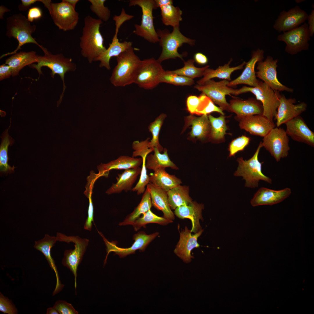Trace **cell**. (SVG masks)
<instances>
[{
  "mask_svg": "<svg viewBox=\"0 0 314 314\" xmlns=\"http://www.w3.org/2000/svg\"><path fill=\"white\" fill-rule=\"evenodd\" d=\"M288 135L294 140L314 146V133L308 127L304 119L298 116L286 123Z\"/></svg>",
  "mask_w": 314,
  "mask_h": 314,
  "instance_id": "21",
  "label": "cell"
},
{
  "mask_svg": "<svg viewBox=\"0 0 314 314\" xmlns=\"http://www.w3.org/2000/svg\"><path fill=\"white\" fill-rule=\"evenodd\" d=\"M238 119L240 128L252 135L264 137L275 127L274 122L263 115H251Z\"/></svg>",
  "mask_w": 314,
  "mask_h": 314,
  "instance_id": "20",
  "label": "cell"
},
{
  "mask_svg": "<svg viewBox=\"0 0 314 314\" xmlns=\"http://www.w3.org/2000/svg\"><path fill=\"white\" fill-rule=\"evenodd\" d=\"M189 188L186 186L179 185L167 192L169 204L171 209L187 205L192 201L189 195Z\"/></svg>",
  "mask_w": 314,
  "mask_h": 314,
  "instance_id": "36",
  "label": "cell"
},
{
  "mask_svg": "<svg viewBox=\"0 0 314 314\" xmlns=\"http://www.w3.org/2000/svg\"><path fill=\"white\" fill-rule=\"evenodd\" d=\"M166 117L165 114L161 113L154 121L150 123L148 127L149 131L152 135V138L149 141V147L153 149L156 148L160 152L163 150V148L159 143V135L161 127Z\"/></svg>",
  "mask_w": 314,
  "mask_h": 314,
  "instance_id": "42",
  "label": "cell"
},
{
  "mask_svg": "<svg viewBox=\"0 0 314 314\" xmlns=\"http://www.w3.org/2000/svg\"><path fill=\"white\" fill-rule=\"evenodd\" d=\"M53 307L60 314H78V313L71 304L64 301H56Z\"/></svg>",
  "mask_w": 314,
  "mask_h": 314,
  "instance_id": "51",
  "label": "cell"
},
{
  "mask_svg": "<svg viewBox=\"0 0 314 314\" xmlns=\"http://www.w3.org/2000/svg\"><path fill=\"white\" fill-rule=\"evenodd\" d=\"M250 140L249 137L242 135L232 140L229 146V156H233L238 152L243 150L249 143Z\"/></svg>",
  "mask_w": 314,
  "mask_h": 314,
  "instance_id": "49",
  "label": "cell"
},
{
  "mask_svg": "<svg viewBox=\"0 0 314 314\" xmlns=\"http://www.w3.org/2000/svg\"><path fill=\"white\" fill-rule=\"evenodd\" d=\"M307 24L305 22L297 28L283 32L277 36V40L285 42V51L291 55L308 49L310 40Z\"/></svg>",
  "mask_w": 314,
  "mask_h": 314,
  "instance_id": "14",
  "label": "cell"
},
{
  "mask_svg": "<svg viewBox=\"0 0 314 314\" xmlns=\"http://www.w3.org/2000/svg\"><path fill=\"white\" fill-rule=\"evenodd\" d=\"M92 193H90L87 197L89 199V206L88 211V216L84 226V228L85 229L90 231L92 229V222L93 221V206L92 199Z\"/></svg>",
  "mask_w": 314,
  "mask_h": 314,
  "instance_id": "53",
  "label": "cell"
},
{
  "mask_svg": "<svg viewBox=\"0 0 314 314\" xmlns=\"http://www.w3.org/2000/svg\"><path fill=\"white\" fill-rule=\"evenodd\" d=\"M150 138H147L145 140L140 141L135 140L132 144V147L134 150L132 157H135L140 156L142 158L147 157L149 154L154 151V149L149 147Z\"/></svg>",
  "mask_w": 314,
  "mask_h": 314,
  "instance_id": "47",
  "label": "cell"
},
{
  "mask_svg": "<svg viewBox=\"0 0 314 314\" xmlns=\"http://www.w3.org/2000/svg\"><path fill=\"white\" fill-rule=\"evenodd\" d=\"M119 28H116L115 33L112 42L106 51L96 59L95 61H99L100 67H104L108 70L110 69V60L111 58L117 57L123 52L132 47L131 42L124 41L120 42L117 38Z\"/></svg>",
  "mask_w": 314,
  "mask_h": 314,
  "instance_id": "28",
  "label": "cell"
},
{
  "mask_svg": "<svg viewBox=\"0 0 314 314\" xmlns=\"http://www.w3.org/2000/svg\"><path fill=\"white\" fill-rule=\"evenodd\" d=\"M289 139L286 131L281 128L275 127L263 137V147L277 162L288 156L290 147Z\"/></svg>",
  "mask_w": 314,
  "mask_h": 314,
  "instance_id": "13",
  "label": "cell"
},
{
  "mask_svg": "<svg viewBox=\"0 0 314 314\" xmlns=\"http://www.w3.org/2000/svg\"><path fill=\"white\" fill-rule=\"evenodd\" d=\"M142 214V217L138 218L131 225L135 231L142 227H145L146 224L149 223H155L165 225L172 222V221L168 220L164 217L157 216L153 213L150 209Z\"/></svg>",
  "mask_w": 314,
  "mask_h": 314,
  "instance_id": "43",
  "label": "cell"
},
{
  "mask_svg": "<svg viewBox=\"0 0 314 314\" xmlns=\"http://www.w3.org/2000/svg\"><path fill=\"white\" fill-rule=\"evenodd\" d=\"M200 100V96L197 97L191 95L187 97L186 101L187 109L191 114H195Z\"/></svg>",
  "mask_w": 314,
  "mask_h": 314,
  "instance_id": "52",
  "label": "cell"
},
{
  "mask_svg": "<svg viewBox=\"0 0 314 314\" xmlns=\"http://www.w3.org/2000/svg\"><path fill=\"white\" fill-rule=\"evenodd\" d=\"M0 311L4 313L16 314L17 309L11 300L0 293Z\"/></svg>",
  "mask_w": 314,
  "mask_h": 314,
  "instance_id": "50",
  "label": "cell"
},
{
  "mask_svg": "<svg viewBox=\"0 0 314 314\" xmlns=\"http://www.w3.org/2000/svg\"><path fill=\"white\" fill-rule=\"evenodd\" d=\"M142 167L139 179L135 186L132 188V191L135 192L138 195L143 193L145 190V186L149 183V176L147 174L145 166L146 158L142 159Z\"/></svg>",
  "mask_w": 314,
  "mask_h": 314,
  "instance_id": "48",
  "label": "cell"
},
{
  "mask_svg": "<svg viewBox=\"0 0 314 314\" xmlns=\"http://www.w3.org/2000/svg\"><path fill=\"white\" fill-rule=\"evenodd\" d=\"M296 102L294 99H287L284 95H281L279 104L274 118L277 127L299 116L306 110L307 106L306 103L302 102L295 104Z\"/></svg>",
  "mask_w": 314,
  "mask_h": 314,
  "instance_id": "19",
  "label": "cell"
},
{
  "mask_svg": "<svg viewBox=\"0 0 314 314\" xmlns=\"http://www.w3.org/2000/svg\"><path fill=\"white\" fill-rule=\"evenodd\" d=\"M185 124V128L191 126L190 137L192 139L202 140L210 136V125L207 115L198 117L192 115L188 116Z\"/></svg>",
  "mask_w": 314,
  "mask_h": 314,
  "instance_id": "31",
  "label": "cell"
},
{
  "mask_svg": "<svg viewBox=\"0 0 314 314\" xmlns=\"http://www.w3.org/2000/svg\"><path fill=\"white\" fill-rule=\"evenodd\" d=\"M102 23V20L90 15L85 17L84 19L79 46L81 55L87 59L89 63L95 61L106 49L104 45V38L100 31Z\"/></svg>",
  "mask_w": 314,
  "mask_h": 314,
  "instance_id": "1",
  "label": "cell"
},
{
  "mask_svg": "<svg viewBox=\"0 0 314 314\" xmlns=\"http://www.w3.org/2000/svg\"><path fill=\"white\" fill-rule=\"evenodd\" d=\"M172 0L170 3L160 7L161 10L162 20L166 26H171L173 28L179 27V23L182 20V11L178 7L173 5Z\"/></svg>",
  "mask_w": 314,
  "mask_h": 314,
  "instance_id": "37",
  "label": "cell"
},
{
  "mask_svg": "<svg viewBox=\"0 0 314 314\" xmlns=\"http://www.w3.org/2000/svg\"><path fill=\"white\" fill-rule=\"evenodd\" d=\"M9 128L6 130L1 137V141L0 146V169L1 172H7L14 171L15 167H11L8 164V147L14 142V140L8 133Z\"/></svg>",
  "mask_w": 314,
  "mask_h": 314,
  "instance_id": "39",
  "label": "cell"
},
{
  "mask_svg": "<svg viewBox=\"0 0 314 314\" xmlns=\"http://www.w3.org/2000/svg\"><path fill=\"white\" fill-rule=\"evenodd\" d=\"M142 158L131 157L128 156H121L116 159L107 163H101L97 167L98 178L101 176L108 177L109 171L113 169L126 170L136 168L142 164Z\"/></svg>",
  "mask_w": 314,
  "mask_h": 314,
  "instance_id": "24",
  "label": "cell"
},
{
  "mask_svg": "<svg viewBox=\"0 0 314 314\" xmlns=\"http://www.w3.org/2000/svg\"><path fill=\"white\" fill-rule=\"evenodd\" d=\"M194 59L195 61L201 65L206 64L208 62L207 57L205 55L200 52L197 53L195 54Z\"/></svg>",
  "mask_w": 314,
  "mask_h": 314,
  "instance_id": "58",
  "label": "cell"
},
{
  "mask_svg": "<svg viewBox=\"0 0 314 314\" xmlns=\"http://www.w3.org/2000/svg\"><path fill=\"white\" fill-rule=\"evenodd\" d=\"M129 5L139 6L142 12L141 24H135V29L133 33L150 42L155 43L159 42V38L154 26L152 14L153 10L157 8L155 0H130Z\"/></svg>",
  "mask_w": 314,
  "mask_h": 314,
  "instance_id": "7",
  "label": "cell"
},
{
  "mask_svg": "<svg viewBox=\"0 0 314 314\" xmlns=\"http://www.w3.org/2000/svg\"><path fill=\"white\" fill-rule=\"evenodd\" d=\"M44 53L43 56L38 55L39 62L37 64H32L31 67L36 69L39 76L42 73L41 68L42 67H47L51 71V76L53 77L56 74H58L62 80L63 83V89L58 104L61 102L65 92L66 87L64 82L65 74L67 72L74 71L76 69V64L73 62L71 58L65 57L62 53L53 54L49 51L47 48L43 46L41 49Z\"/></svg>",
  "mask_w": 314,
  "mask_h": 314,
  "instance_id": "4",
  "label": "cell"
},
{
  "mask_svg": "<svg viewBox=\"0 0 314 314\" xmlns=\"http://www.w3.org/2000/svg\"><path fill=\"white\" fill-rule=\"evenodd\" d=\"M154 172L149 176V183L167 192L182 183L180 179L169 174L164 168L159 169Z\"/></svg>",
  "mask_w": 314,
  "mask_h": 314,
  "instance_id": "33",
  "label": "cell"
},
{
  "mask_svg": "<svg viewBox=\"0 0 314 314\" xmlns=\"http://www.w3.org/2000/svg\"><path fill=\"white\" fill-rule=\"evenodd\" d=\"M262 147L261 142L253 156L247 160H244L242 157L237 159L238 165L234 175L236 176H242L245 181L246 187L251 188L257 187L260 180L270 184L272 183V179L263 173L262 163L258 159V154Z\"/></svg>",
  "mask_w": 314,
  "mask_h": 314,
  "instance_id": "5",
  "label": "cell"
},
{
  "mask_svg": "<svg viewBox=\"0 0 314 314\" xmlns=\"http://www.w3.org/2000/svg\"><path fill=\"white\" fill-rule=\"evenodd\" d=\"M12 71L11 67L6 64L0 66V80L9 78L12 75Z\"/></svg>",
  "mask_w": 314,
  "mask_h": 314,
  "instance_id": "55",
  "label": "cell"
},
{
  "mask_svg": "<svg viewBox=\"0 0 314 314\" xmlns=\"http://www.w3.org/2000/svg\"><path fill=\"white\" fill-rule=\"evenodd\" d=\"M6 22V35L9 38L13 37L16 39L18 45L13 51L2 55L0 58L15 54L22 46L26 44H34L42 48L43 46L40 45L31 35L36 30V26L31 25V22L24 15L21 13L13 14L8 17Z\"/></svg>",
  "mask_w": 314,
  "mask_h": 314,
  "instance_id": "3",
  "label": "cell"
},
{
  "mask_svg": "<svg viewBox=\"0 0 314 314\" xmlns=\"http://www.w3.org/2000/svg\"><path fill=\"white\" fill-rule=\"evenodd\" d=\"M229 105V111L235 113L238 118L263 114V108L261 104L252 98L245 100L233 99L230 101Z\"/></svg>",
  "mask_w": 314,
  "mask_h": 314,
  "instance_id": "25",
  "label": "cell"
},
{
  "mask_svg": "<svg viewBox=\"0 0 314 314\" xmlns=\"http://www.w3.org/2000/svg\"><path fill=\"white\" fill-rule=\"evenodd\" d=\"M296 2L299 3V2H301L302 1L301 0H296Z\"/></svg>",
  "mask_w": 314,
  "mask_h": 314,
  "instance_id": "62",
  "label": "cell"
},
{
  "mask_svg": "<svg viewBox=\"0 0 314 314\" xmlns=\"http://www.w3.org/2000/svg\"><path fill=\"white\" fill-rule=\"evenodd\" d=\"M308 16L306 11L296 6L288 11H282L275 20L273 27L279 33L288 31L305 23Z\"/></svg>",
  "mask_w": 314,
  "mask_h": 314,
  "instance_id": "17",
  "label": "cell"
},
{
  "mask_svg": "<svg viewBox=\"0 0 314 314\" xmlns=\"http://www.w3.org/2000/svg\"><path fill=\"white\" fill-rule=\"evenodd\" d=\"M69 5L75 8L76 6L77 3L79 1L78 0H64Z\"/></svg>",
  "mask_w": 314,
  "mask_h": 314,
  "instance_id": "61",
  "label": "cell"
},
{
  "mask_svg": "<svg viewBox=\"0 0 314 314\" xmlns=\"http://www.w3.org/2000/svg\"><path fill=\"white\" fill-rule=\"evenodd\" d=\"M242 93L250 92L256 96L257 100L261 103L263 115L272 122L276 115L279 104L281 95L278 91L273 90L263 81H259L256 87L244 86L240 88Z\"/></svg>",
  "mask_w": 314,
  "mask_h": 314,
  "instance_id": "8",
  "label": "cell"
},
{
  "mask_svg": "<svg viewBox=\"0 0 314 314\" xmlns=\"http://www.w3.org/2000/svg\"><path fill=\"white\" fill-rule=\"evenodd\" d=\"M193 59L188 60L184 62V66L180 69L173 71H168L172 74L183 76L193 79L194 78L203 76L206 69L209 67L206 65L201 68L195 67Z\"/></svg>",
  "mask_w": 314,
  "mask_h": 314,
  "instance_id": "41",
  "label": "cell"
},
{
  "mask_svg": "<svg viewBox=\"0 0 314 314\" xmlns=\"http://www.w3.org/2000/svg\"><path fill=\"white\" fill-rule=\"evenodd\" d=\"M199 96L200 100L195 114L201 115H207L215 112L224 115L222 110L220 107L216 106L208 97L202 93Z\"/></svg>",
  "mask_w": 314,
  "mask_h": 314,
  "instance_id": "44",
  "label": "cell"
},
{
  "mask_svg": "<svg viewBox=\"0 0 314 314\" xmlns=\"http://www.w3.org/2000/svg\"><path fill=\"white\" fill-rule=\"evenodd\" d=\"M91 3L90 8L102 21L106 22L109 19L110 11L109 8L104 6L105 0H89Z\"/></svg>",
  "mask_w": 314,
  "mask_h": 314,
  "instance_id": "46",
  "label": "cell"
},
{
  "mask_svg": "<svg viewBox=\"0 0 314 314\" xmlns=\"http://www.w3.org/2000/svg\"><path fill=\"white\" fill-rule=\"evenodd\" d=\"M307 20H308V30L310 37L313 36L314 33V10H312L311 14L308 15Z\"/></svg>",
  "mask_w": 314,
  "mask_h": 314,
  "instance_id": "56",
  "label": "cell"
},
{
  "mask_svg": "<svg viewBox=\"0 0 314 314\" xmlns=\"http://www.w3.org/2000/svg\"><path fill=\"white\" fill-rule=\"evenodd\" d=\"M99 233L103 238L106 247L107 255L105 261V263L109 253L111 252H114L115 254L119 256L120 258H123L127 256L134 254L137 250L143 252L146 249L147 246L158 235V232L147 235L144 231H141L135 234L133 236V240L135 241L132 246L128 248H120L117 246L116 243L114 241L109 242L104 236L102 233L99 232Z\"/></svg>",
  "mask_w": 314,
  "mask_h": 314,
  "instance_id": "15",
  "label": "cell"
},
{
  "mask_svg": "<svg viewBox=\"0 0 314 314\" xmlns=\"http://www.w3.org/2000/svg\"><path fill=\"white\" fill-rule=\"evenodd\" d=\"M292 191L290 188L275 190L265 187L259 188L250 201L253 206L272 205L279 203L288 197Z\"/></svg>",
  "mask_w": 314,
  "mask_h": 314,
  "instance_id": "23",
  "label": "cell"
},
{
  "mask_svg": "<svg viewBox=\"0 0 314 314\" xmlns=\"http://www.w3.org/2000/svg\"><path fill=\"white\" fill-rule=\"evenodd\" d=\"M162 51L157 59L161 63L170 59L179 58L183 60V56L179 54L178 49L184 43L194 45L195 40L185 36L180 31L179 27L173 28V31L170 33L165 30H159L157 31Z\"/></svg>",
  "mask_w": 314,
  "mask_h": 314,
  "instance_id": "6",
  "label": "cell"
},
{
  "mask_svg": "<svg viewBox=\"0 0 314 314\" xmlns=\"http://www.w3.org/2000/svg\"><path fill=\"white\" fill-rule=\"evenodd\" d=\"M231 61V59L227 63L223 66H220L215 69L209 67L207 68L204 72L203 77L197 81V84L202 85L206 81L214 78L223 79L230 81L232 73L235 71L243 69L246 63V62H244L238 66L231 67L230 64Z\"/></svg>",
  "mask_w": 314,
  "mask_h": 314,
  "instance_id": "34",
  "label": "cell"
},
{
  "mask_svg": "<svg viewBox=\"0 0 314 314\" xmlns=\"http://www.w3.org/2000/svg\"><path fill=\"white\" fill-rule=\"evenodd\" d=\"M160 83H165L176 85H191L194 84L193 79L183 76L173 74L168 71L163 72L161 76Z\"/></svg>",
  "mask_w": 314,
  "mask_h": 314,
  "instance_id": "45",
  "label": "cell"
},
{
  "mask_svg": "<svg viewBox=\"0 0 314 314\" xmlns=\"http://www.w3.org/2000/svg\"><path fill=\"white\" fill-rule=\"evenodd\" d=\"M147 188L150 193L152 205L163 212L164 218L173 220L175 218L174 214L169 204L167 192L150 183L147 185Z\"/></svg>",
  "mask_w": 314,
  "mask_h": 314,
  "instance_id": "29",
  "label": "cell"
},
{
  "mask_svg": "<svg viewBox=\"0 0 314 314\" xmlns=\"http://www.w3.org/2000/svg\"><path fill=\"white\" fill-rule=\"evenodd\" d=\"M278 60H274L270 56L265 60L257 63L256 76L262 80L273 90L276 91H286L292 92L293 90L282 84L277 76L276 68Z\"/></svg>",
  "mask_w": 314,
  "mask_h": 314,
  "instance_id": "16",
  "label": "cell"
},
{
  "mask_svg": "<svg viewBox=\"0 0 314 314\" xmlns=\"http://www.w3.org/2000/svg\"><path fill=\"white\" fill-rule=\"evenodd\" d=\"M152 206L150 193L146 188L143 193L141 200L133 211L128 215L125 220L119 224V226L132 225L134 222L139 218L142 214L150 209Z\"/></svg>",
  "mask_w": 314,
  "mask_h": 314,
  "instance_id": "38",
  "label": "cell"
},
{
  "mask_svg": "<svg viewBox=\"0 0 314 314\" xmlns=\"http://www.w3.org/2000/svg\"><path fill=\"white\" fill-rule=\"evenodd\" d=\"M38 55L35 52L20 51L13 54L7 59L5 64L9 65L12 71V76L18 75L19 72L24 67L39 62Z\"/></svg>",
  "mask_w": 314,
  "mask_h": 314,
  "instance_id": "32",
  "label": "cell"
},
{
  "mask_svg": "<svg viewBox=\"0 0 314 314\" xmlns=\"http://www.w3.org/2000/svg\"><path fill=\"white\" fill-rule=\"evenodd\" d=\"M161 63L153 58L141 60L137 69L133 83L146 90L155 88L164 71Z\"/></svg>",
  "mask_w": 314,
  "mask_h": 314,
  "instance_id": "10",
  "label": "cell"
},
{
  "mask_svg": "<svg viewBox=\"0 0 314 314\" xmlns=\"http://www.w3.org/2000/svg\"><path fill=\"white\" fill-rule=\"evenodd\" d=\"M203 231L201 229L194 234H192L190 230L185 226V229L180 232L179 240L174 252L185 263H190L193 258V256L191 254V251L194 248L199 247L197 239Z\"/></svg>",
  "mask_w": 314,
  "mask_h": 314,
  "instance_id": "18",
  "label": "cell"
},
{
  "mask_svg": "<svg viewBox=\"0 0 314 314\" xmlns=\"http://www.w3.org/2000/svg\"><path fill=\"white\" fill-rule=\"evenodd\" d=\"M57 241L58 239L56 237L50 236L46 234L43 238L35 241L34 246L35 248L40 251L44 255L50 267L55 272L56 283V287L53 293V295L61 291L64 286L61 283L56 266L51 255V249Z\"/></svg>",
  "mask_w": 314,
  "mask_h": 314,
  "instance_id": "27",
  "label": "cell"
},
{
  "mask_svg": "<svg viewBox=\"0 0 314 314\" xmlns=\"http://www.w3.org/2000/svg\"><path fill=\"white\" fill-rule=\"evenodd\" d=\"M141 170V168L139 167L125 170L122 173L118 174L116 177L117 182L113 184L106 193L111 194L132 190V186L140 174Z\"/></svg>",
  "mask_w": 314,
  "mask_h": 314,
  "instance_id": "30",
  "label": "cell"
},
{
  "mask_svg": "<svg viewBox=\"0 0 314 314\" xmlns=\"http://www.w3.org/2000/svg\"><path fill=\"white\" fill-rule=\"evenodd\" d=\"M208 117L210 125L209 136L216 141L223 139L227 129L224 115L215 117L209 115Z\"/></svg>",
  "mask_w": 314,
  "mask_h": 314,
  "instance_id": "40",
  "label": "cell"
},
{
  "mask_svg": "<svg viewBox=\"0 0 314 314\" xmlns=\"http://www.w3.org/2000/svg\"><path fill=\"white\" fill-rule=\"evenodd\" d=\"M163 152L161 154L156 148H154V154L148 155L146 160L145 166L147 169L153 170L170 167L176 170L178 167L170 159L166 148L163 150Z\"/></svg>",
  "mask_w": 314,
  "mask_h": 314,
  "instance_id": "35",
  "label": "cell"
},
{
  "mask_svg": "<svg viewBox=\"0 0 314 314\" xmlns=\"http://www.w3.org/2000/svg\"><path fill=\"white\" fill-rule=\"evenodd\" d=\"M264 54V51L259 49L254 51L251 58L246 63L241 74L235 79L229 81L227 86L230 87L240 84H245L252 87L257 85L259 81L256 78L255 67L256 63L263 60Z\"/></svg>",
  "mask_w": 314,
  "mask_h": 314,
  "instance_id": "22",
  "label": "cell"
},
{
  "mask_svg": "<svg viewBox=\"0 0 314 314\" xmlns=\"http://www.w3.org/2000/svg\"><path fill=\"white\" fill-rule=\"evenodd\" d=\"M117 64L110 78L115 87H124L133 83L138 67L141 61L131 47L116 57Z\"/></svg>",
  "mask_w": 314,
  "mask_h": 314,
  "instance_id": "2",
  "label": "cell"
},
{
  "mask_svg": "<svg viewBox=\"0 0 314 314\" xmlns=\"http://www.w3.org/2000/svg\"><path fill=\"white\" fill-rule=\"evenodd\" d=\"M204 208L202 204L192 201L187 205L180 206L175 209L174 214L179 218H188L192 222L191 232L196 233L201 229L199 220H202V210Z\"/></svg>",
  "mask_w": 314,
  "mask_h": 314,
  "instance_id": "26",
  "label": "cell"
},
{
  "mask_svg": "<svg viewBox=\"0 0 314 314\" xmlns=\"http://www.w3.org/2000/svg\"><path fill=\"white\" fill-rule=\"evenodd\" d=\"M46 314H58V311L54 307H50L47 308Z\"/></svg>",
  "mask_w": 314,
  "mask_h": 314,
  "instance_id": "60",
  "label": "cell"
},
{
  "mask_svg": "<svg viewBox=\"0 0 314 314\" xmlns=\"http://www.w3.org/2000/svg\"><path fill=\"white\" fill-rule=\"evenodd\" d=\"M56 237L58 241L67 243L72 242L75 244L74 249L67 250L65 251L62 264L72 272L74 278V286L76 288L78 267L81 261L89 240L78 236H67L59 233H57Z\"/></svg>",
  "mask_w": 314,
  "mask_h": 314,
  "instance_id": "11",
  "label": "cell"
},
{
  "mask_svg": "<svg viewBox=\"0 0 314 314\" xmlns=\"http://www.w3.org/2000/svg\"><path fill=\"white\" fill-rule=\"evenodd\" d=\"M0 18L1 19H3V16L5 12L10 11V10L4 6H0Z\"/></svg>",
  "mask_w": 314,
  "mask_h": 314,
  "instance_id": "59",
  "label": "cell"
},
{
  "mask_svg": "<svg viewBox=\"0 0 314 314\" xmlns=\"http://www.w3.org/2000/svg\"><path fill=\"white\" fill-rule=\"evenodd\" d=\"M42 16V12L41 9L37 7H33L29 9L27 18L31 22L35 19L40 18Z\"/></svg>",
  "mask_w": 314,
  "mask_h": 314,
  "instance_id": "54",
  "label": "cell"
},
{
  "mask_svg": "<svg viewBox=\"0 0 314 314\" xmlns=\"http://www.w3.org/2000/svg\"><path fill=\"white\" fill-rule=\"evenodd\" d=\"M48 10L54 24L64 31L74 30L79 21L78 13L64 0L51 3Z\"/></svg>",
  "mask_w": 314,
  "mask_h": 314,
  "instance_id": "12",
  "label": "cell"
},
{
  "mask_svg": "<svg viewBox=\"0 0 314 314\" xmlns=\"http://www.w3.org/2000/svg\"><path fill=\"white\" fill-rule=\"evenodd\" d=\"M42 0H21V3L18 6V8L19 11H25L31 5L37 1L42 2Z\"/></svg>",
  "mask_w": 314,
  "mask_h": 314,
  "instance_id": "57",
  "label": "cell"
},
{
  "mask_svg": "<svg viewBox=\"0 0 314 314\" xmlns=\"http://www.w3.org/2000/svg\"><path fill=\"white\" fill-rule=\"evenodd\" d=\"M229 81L227 80L217 82L211 79L202 85L196 84L194 88L201 92L218 105L222 110L229 112V105L226 96L231 94L237 95L241 94L240 89H234L227 85Z\"/></svg>",
  "mask_w": 314,
  "mask_h": 314,
  "instance_id": "9",
  "label": "cell"
}]
</instances>
